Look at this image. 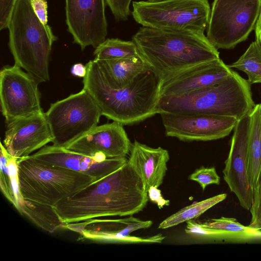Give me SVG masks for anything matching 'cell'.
<instances>
[{
  "label": "cell",
  "mask_w": 261,
  "mask_h": 261,
  "mask_svg": "<svg viewBox=\"0 0 261 261\" xmlns=\"http://www.w3.org/2000/svg\"><path fill=\"white\" fill-rule=\"evenodd\" d=\"M149 200L141 177L127 162L105 177L54 206L63 224L109 216H129L142 211Z\"/></svg>",
  "instance_id": "1"
},
{
  "label": "cell",
  "mask_w": 261,
  "mask_h": 261,
  "mask_svg": "<svg viewBox=\"0 0 261 261\" xmlns=\"http://www.w3.org/2000/svg\"><path fill=\"white\" fill-rule=\"evenodd\" d=\"M83 85L99 107L102 115L122 125L139 123L158 114L162 79L151 68L127 86L112 88L94 60L86 65Z\"/></svg>",
  "instance_id": "2"
},
{
  "label": "cell",
  "mask_w": 261,
  "mask_h": 261,
  "mask_svg": "<svg viewBox=\"0 0 261 261\" xmlns=\"http://www.w3.org/2000/svg\"><path fill=\"white\" fill-rule=\"evenodd\" d=\"M132 39L162 80L191 66L220 59L218 49L204 33L142 26Z\"/></svg>",
  "instance_id": "3"
},
{
  "label": "cell",
  "mask_w": 261,
  "mask_h": 261,
  "mask_svg": "<svg viewBox=\"0 0 261 261\" xmlns=\"http://www.w3.org/2000/svg\"><path fill=\"white\" fill-rule=\"evenodd\" d=\"M255 105L250 84L233 70L213 85L180 95L160 96L158 112L231 117L239 120Z\"/></svg>",
  "instance_id": "4"
},
{
  "label": "cell",
  "mask_w": 261,
  "mask_h": 261,
  "mask_svg": "<svg viewBox=\"0 0 261 261\" xmlns=\"http://www.w3.org/2000/svg\"><path fill=\"white\" fill-rule=\"evenodd\" d=\"M32 0H16L8 29L9 46L15 64L39 83L49 80L51 46L57 37L35 14Z\"/></svg>",
  "instance_id": "5"
},
{
  "label": "cell",
  "mask_w": 261,
  "mask_h": 261,
  "mask_svg": "<svg viewBox=\"0 0 261 261\" xmlns=\"http://www.w3.org/2000/svg\"><path fill=\"white\" fill-rule=\"evenodd\" d=\"M19 192L23 199L54 206L94 179L88 175L44 164L29 155L18 159Z\"/></svg>",
  "instance_id": "6"
},
{
  "label": "cell",
  "mask_w": 261,
  "mask_h": 261,
  "mask_svg": "<svg viewBox=\"0 0 261 261\" xmlns=\"http://www.w3.org/2000/svg\"><path fill=\"white\" fill-rule=\"evenodd\" d=\"M208 0L134 1L131 12L143 27L204 33L209 22Z\"/></svg>",
  "instance_id": "7"
},
{
  "label": "cell",
  "mask_w": 261,
  "mask_h": 261,
  "mask_svg": "<svg viewBox=\"0 0 261 261\" xmlns=\"http://www.w3.org/2000/svg\"><path fill=\"white\" fill-rule=\"evenodd\" d=\"M45 113L53 145L64 147L95 127L102 115L96 102L84 89L51 103Z\"/></svg>",
  "instance_id": "8"
},
{
  "label": "cell",
  "mask_w": 261,
  "mask_h": 261,
  "mask_svg": "<svg viewBox=\"0 0 261 261\" xmlns=\"http://www.w3.org/2000/svg\"><path fill=\"white\" fill-rule=\"evenodd\" d=\"M260 9L261 0H214L207 38L217 49L234 48L255 28Z\"/></svg>",
  "instance_id": "9"
},
{
  "label": "cell",
  "mask_w": 261,
  "mask_h": 261,
  "mask_svg": "<svg viewBox=\"0 0 261 261\" xmlns=\"http://www.w3.org/2000/svg\"><path fill=\"white\" fill-rule=\"evenodd\" d=\"M38 84L15 64L3 67L0 72V101L6 123L43 112Z\"/></svg>",
  "instance_id": "10"
},
{
  "label": "cell",
  "mask_w": 261,
  "mask_h": 261,
  "mask_svg": "<svg viewBox=\"0 0 261 261\" xmlns=\"http://www.w3.org/2000/svg\"><path fill=\"white\" fill-rule=\"evenodd\" d=\"M66 22L73 42L82 50L96 48L106 40V0H65Z\"/></svg>",
  "instance_id": "11"
},
{
  "label": "cell",
  "mask_w": 261,
  "mask_h": 261,
  "mask_svg": "<svg viewBox=\"0 0 261 261\" xmlns=\"http://www.w3.org/2000/svg\"><path fill=\"white\" fill-rule=\"evenodd\" d=\"M166 136L182 141H207L223 138L234 129V117L208 115L160 114Z\"/></svg>",
  "instance_id": "12"
},
{
  "label": "cell",
  "mask_w": 261,
  "mask_h": 261,
  "mask_svg": "<svg viewBox=\"0 0 261 261\" xmlns=\"http://www.w3.org/2000/svg\"><path fill=\"white\" fill-rule=\"evenodd\" d=\"M250 128L249 114L238 120L233 129L230 150L225 162L223 178L240 205L249 210L253 190L247 173V150Z\"/></svg>",
  "instance_id": "13"
},
{
  "label": "cell",
  "mask_w": 261,
  "mask_h": 261,
  "mask_svg": "<svg viewBox=\"0 0 261 261\" xmlns=\"http://www.w3.org/2000/svg\"><path fill=\"white\" fill-rule=\"evenodd\" d=\"M132 144L123 125L113 121L97 125L65 148L101 162L108 158L126 156Z\"/></svg>",
  "instance_id": "14"
},
{
  "label": "cell",
  "mask_w": 261,
  "mask_h": 261,
  "mask_svg": "<svg viewBox=\"0 0 261 261\" xmlns=\"http://www.w3.org/2000/svg\"><path fill=\"white\" fill-rule=\"evenodd\" d=\"M3 143L8 152L19 159L30 155L53 138L45 113L43 112L16 119L6 123Z\"/></svg>",
  "instance_id": "15"
},
{
  "label": "cell",
  "mask_w": 261,
  "mask_h": 261,
  "mask_svg": "<svg viewBox=\"0 0 261 261\" xmlns=\"http://www.w3.org/2000/svg\"><path fill=\"white\" fill-rule=\"evenodd\" d=\"M31 155L44 164L88 175L94 179V181L113 173L128 162L126 156L108 158L99 162L95 158L53 144L46 145Z\"/></svg>",
  "instance_id": "16"
},
{
  "label": "cell",
  "mask_w": 261,
  "mask_h": 261,
  "mask_svg": "<svg viewBox=\"0 0 261 261\" xmlns=\"http://www.w3.org/2000/svg\"><path fill=\"white\" fill-rule=\"evenodd\" d=\"M232 71L220 58L191 66L162 80L160 96L180 95L213 85Z\"/></svg>",
  "instance_id": "17"
},
{
  "label": "cell",
  "mask_w": 261,
  "mask_h": 261,
  "mask_svg": "<svg viewBox=\"0 0 261 261\" xmlns=\"http://www.w3.org/2000/svg\"><path fill=\"white\" fill-rule=\"evenodd\" d=\"M126 226V218L120 219H91L77 223L63 224L62 228L79 233L83 238L103 242L130 243H161L165 238L159 233L148 237L121 234Z\"/></svg>",
  "instance_id": "18"
},
{
  "label": "cell",
  "mask_w": 261,
  "mask_h": 261,
  "mask_svg": "<svg viewBox=\"0 0 261 261\" xmlns=\"http://www.w3.org/2000/svg\"><path fill=\"white\" fill-rule=\"evenodd\" d=\"M169 159L166 149L152 148L135 141L132 144L128 162L141 177L148 192L151 187L159 188L163 184Z\"/></svg>",
  "instance_id": "19"
},
{
  "label": "cell",
  "mask_w": 261,
  "mask_h": 261,
  "mask_svg": "<svg viewBox=\"0 0 261 261\" xmlns=\"http://www.w3.org/2000/svg\"><path fill=\"white\" fill-rule=\"evenodd\" d=\"M94 60L109 85L115 89L127 86L150 68L140 54L125 58Z\"/></svg>",
  "instance_id": "20"
},
{
  "label": "cell",
  "mask_w": 261,
  "mask_h": 261,
  "mask_svg": "<svg viewBox=\"0 0 261 261\" xmlns=\"http://www.w3.org/2000/svg\"><path fill=\"white\" fill-rule=\"evenodd\" d=\"M250 128L247 150V173L254 190L261 173V103L249 113Z\"/></svg>",
  "instance_id": "21"
},
{
  "label": "cell",
  "mask_w": 261,
  "mask_h": 261,
  "mask_svg": "<svg viewBox=\"0 0 261 261\" xmlns=\"http://www.w3.org/2000/svg\"><path fill=\"white\" fill-rule=\"evenodd\" d=\"M0 186L5 197L17 208L19 197L18 159L12 156L0 143Z\"/></svg>",
  "instance_id": "22"
},
{
  "label": "cell",
  "mask_w": 261,
  "mask_h": 261,
  "mask_svg": "<svg viewBox=\"0 0 261 261\" xmlns=\"http://www.w3.org/2000/svg\"><path fill=\"white\" fill-rule=\"evenodd\" d=\"M226 197V194H220L184 207L163 220L158 228L167 229L196 218Z\"/></svg>",
  "instance_id": "23"
},
{
  "label": "cell",
  "mask_w": 261,
  "mask_h": 261,
  "mask_svg": "<svg viewBox=\"0 0 261 261\" xmlns=\"http://www.w3.org/2000/svg\"><path fill=\"white\" fill-rule=\"evenodd\" d=\"M227 66L245 72L250 85L261 83V44L252 42L237 61Z\"/></svg>",
  "instance_id": "24"
},
{
  "label": "cell",
  "mask_w": 261,
  "mask_h": 261,
  "mask_svg": "<svg viewBox=\"0 0 261 261\" xmlns=\"http://www.w3.org/2000/svg\"><path fill=\"white\" fill-rule=\"evenodd\" d=\"M201 223L206 227L234 233L240 237L243 244L261 243V229H255L249 226H245L233 218L221 217L211 219Z\"/></svg>",
  "instance_id": "25"
},
{
  "label": "cell",
  "mask_w": 261,
  "mask_h": 261,
  "mask_svg": "<svg viewBox=\"0 0 261 261\" xmlns=\"http://www.w3.org/2000/svg\"><path fill=\"white\" fill-rule=\"evenodd\" d=\"M140 54L136 43L118 38H109L97 46L94 51L95 60L125 58Z\"/></svg>",
  "instance_id": "26"
},
{
  "label": "cell",
  "mask_w": 261,
  "mask_h": 261,
  "mask_svg": "<svg viewBox=\"0 0 261 261\" xmlns=\"http://www.w3.org/2000/svg\"><path fill=\"white\" fill-rule=\"evenodd\" d=\"M186 223V233L197 239L212 243L243 244L240 237L234 233L206 227L193 220Z\"/></svg>",
  "instance_id": "27"
},
{
  "label": "cell",
  "mask_w": 261,
  "mask_h": 261,
  "mask_svg": "<svg viewBox=\"0 0 261 261\" xmlns=\"http://www.w3.org/2000/svg\"><path fill=\"white\" fill-rule=\"evenodd\" d=\"M189 179L197 182L203 191L207 186L219 185L220 182V177L214 167L201 166L189 176Z\"/></svg>",
  "instance_id": "28"
},
{
  "label": "cell",
  "mask_w": 261,
  "mask_h": 261,
  "mask_svg": "<svg viewBox=\"0 0 261 261\" xmlns=\"http://www.w3.org/2000/svg\"><path fill=\"white\" fill-rule=\"evenodd\" d=\"M250 211L251 215L249 226L261 229V173L253 190V196Z\"/></svg>",
  "instance_id": "29"
},
{
  "label": "cell",
  "mask_w": 261,
  "mask_h": 261,
  "mask_svg": "<svg viewBox=\"0 0 261 261\" xmlns=\"http://www.w3.org/2000/svg\"><path fill=\"white\" fill-rule=\"evenodd\" d=\"M132 0H106L115 19L126 20L130 15V5Z\"/></svg>",
  "instance_id": "30"
},
{
  "label": "cell",
  "mask_w": 261,
  "mask_h": 261,
  "mask_svg": "<svg viewBox=\"0 0 261 261\" xmlns=\"http://www.w3.org/2000/svg\"><path fill=\"white\" fill-rule=\"evenodd\" d=\"M16 0H0V30L7 29Z\"/></svg>",
  "instance_id": "31"
},
{
  "label": "cell",
  "mask_w": 261,
  "mask_h": 261,
  "mask_svg": "<svg viewBox=\"0 0 261 261\" xmlns=\"http://www.w3.org/2000/svg\"><path fill=\"white\" fill-rule=\"evenodd\" d=\"M33 10L40 20L45 25H47V3L46 0H32Z\"/></svg>",
  "instance_id": "32"
},
{
  "label": "cell",
  "mask_w": 261,
  "mask_h": 261,
  "mask_svg": "<svg viewBox=\"0 0 261 261\" xmlns=\"http://www.w3.org/2000/svg\"><path fill=\"white\" fill-rule=\"evenodd\" d=\"M148 198L152 202L157 204L159 208L165 205H169L170 201L165 200L161 194V191L157 187L152 186L148 191Z\"/></svg>",
  "instance_id": "33"
},
{
  "label": "cell",
  "mask_w": 261,
  "mask_h": 261,
  "mask_svg": "<svg viewBox=\"0 0 261 261\" xmlns=\"http://www.w3.org/2000/svg\"><path fill=\"white\" fill-rule=\"evenodd\" d=\"M71 72L74 76L84 77L87 72L86 67L81 63L75 64L72 66Z\"/></svg>",
  "instance_id": "34"
},
{
  "label": "cell",
  "mask_w": 261,
  "mask_h": 261,
  "mask_svg": "<svg viewBox=\"0 0 261 261\" xmlns=\"http://www.w3.org/2000/svg\"><path fill=\"white\" fill-rule=\"evenodd\" d=\"M254 29L256 40L261 44V9Z\"/></svg>",
  "instance_id": "35"
},
{
  "label": "cell",
  "mask_w": 261,
  "mask_h": 261,
  "mask_svg": "<svg viewBox=\"0 0 261 261\" xmlns=\"http://www.w3.org/2000/svg\"><path fill=\"white\" fill-rule=\"evenodd\" d=\"M149 2H157V1H162V0H147Z\"/></svg>",
  "instance_id": "36"
}]
</instances>
